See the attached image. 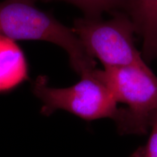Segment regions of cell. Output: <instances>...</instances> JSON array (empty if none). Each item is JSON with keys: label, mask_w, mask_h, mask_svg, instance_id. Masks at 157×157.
Here are the masks:
<instances>
[{"label": "cell", "mask_w": 157, "mask_h": 157, "mask_svg": "<svg viewBox=\"0 0 157 157\" xmlns=\"http://www.w3.org/2000/svg\"><path fill=\"white\" fill-rule=\"evenodd\" d=\"M0 35L12 39L46 41L67 52L71 66L78 74L95 69L90 56L72 30L26 2L0 3Z\"/></svg>", "instance_id": "1"}, {"label": "cell", "mask_w": 157, "mask_h": 157, "mask_svg": "<svg viewBox=\"0 0 157 157\" xmlns=\"http://www.w3.org/2000/svg\"><path fill=\"white\" fill-rule=\"evenodd\" d=\"M98 76L111 90L117 103L127 105L116 119L122 135H143L157 115V76L146 62L97 69Z\"/></svg>", "instance_id": "2"}, {"label": "cell", "mask_w": 157, "mask_h": 157, "mask_svg": "<svg viewBox=\"0 0 157 157\" xmlns=\"http://www.w3.org/2000/svg\"><path fill=\"white\" fill-rule=\"evenodd\" d=\"M72 30L90 56L101 60L105 68L145 62L135 44L136 28L125 13L116 11L109 20L100 15H85L74 21Z\"/></svg>", "instance_id": "3"}, {"label": "cell", "mask_w": 157, "mask_h": 157, "mask_svg": "<svg viewBox=\"0 0 157 157\" xmlns=\"http://www.w3.org/2000/svg\"><path fill=\"white\" fill-rule=\"evenodd\" d=\"M80 81L69 87L54 88L41 76L34 83L33 92L43 103L42 114L49 116L65 110L87 121L103 118L116 120L119 109L111 90L97 74V69L82 74Z\"/></svg>", "instance_id": "4"}, {"label": "cell", "mask_w": 157, "mask_h": 157, "mask_svg": "<svg viewBox=\"0 0 157 157\" xmlns=\"http://www.w3.org/2000/svg\"><path fill=\"white\" fill-rule=\"evenodd\" d=\"M125 9L136 31L144 39L143 56L146 60L157 58V1H135L116 3Z\"/></svg>", "instance_id": "5"}, {"label": "cell", "mask_w": 157, "mask_h": 157, "mask_svg": "<svg viewBox=\"0 0 157 157\" xmlns=\"http://www.w3.org/2000/svg\"><path fill=\"white\" fill-rule=\"evenodd\" d=\"M27 65L15 42L0 35V91L10 90L26 79Z\"/></svg>", "instance_id": "6"}, {"label": "cell", "mask_w": 157, "mask_h": 157, "mask_svg": "<svg viewBox=\"0 0 157 157\" xmlns=\"http://www.w3.org/2000/svg\"><path fill=\"white\" fill-rule=\"evenodd\" d=\"M150 128L151 132L146 146L135 152L134 157H157V115L153 119Z\"/></svg>", "instance_id": "7"}]
</instances>
